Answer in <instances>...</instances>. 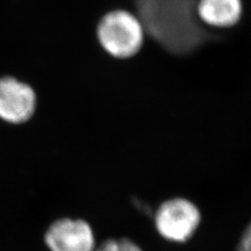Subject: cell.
Wrapping results in <instances>:
<instances>
[{
	"instance_id": "cell-1",
	"label": "cell",
	"mask_w": 251,
	"mask_h": 251,
	"mask_svg": "<svg viewBox=\"0 0 251 251\" xmlns=\"http://www.w3.org/2000/svg\"><path fill=\"white\" fill-rule=\"evenodd\" d=\"M199 0H135L145 31L164 50L187 56L217 39L197 14Z\"/></svg>"
},
{
	"instance_id": "cell-7",
	"label": "cell",
	"mask_w": 251,
	"mask_h": 251,
	"mask_svg": "<svg viewBox=\"0 0 251 251\" xmlns=\"http://www.w3.org/2000/svg\"><path fill=\"white\" fill-rule=\"evenodd\" d=\"M93 251H144L137 243L130 238H110L97 244Z\"/></svg>"
},
{
	"instance_id": "cell-8",
	"label": "cell",
	"mask_w": 251,
	"mask_h": 251,
	"mask_svg": "<svg viewBox=\"0 0 251 251\" xmlns=\"http://www.w3.org/2000/svg\"><path fill=\"white\" fill-rule=\"evenodd\" d=\"M237 251H251V223L243 232Z\"/></svg>"
},
{
	"instance_id": "cell-6",
	"label": "cell",
	"mask_w": 251,
	"mask_h": 251,
	"mask_svg": "<svg viewBox=\"0 0 251 251\" xmlns=\"http://www.w3.org/2000/svg\"><path fill=\"white\" fill-rule=\"evenodd\" d=\"M242 0H199L197 14L203 25L230 27L242 17Z\"/></svg>"
},
{
	"instance_id": "cell-4",
	"label": "cell",
	"mask_w": 251,
	"mask_h": 251,
	"mask_svg": "<svg viewBox=\"0 0 251 251\" xmlns=\"http://www.w3.org/2000/svg\"><path fill=\"white\" fill-rule=\"evenodd\" d=\"M36 107L37 93L31 85L12 75H0V121L14 126L26 124Z\"/></svg>"
},
{
	"instance_id": "cell-5",
	"label": "cell",
	"mask_w": 251,
	"mask_h": 251,
	"mask_svg": "<svg viewBox=\"0 0 251 251\" xmlns=\"http://www.w3.org/2000/svg\"><path fill=\"white\" fill-rule=\"evenodd\" d=\"M49 251H93L97 240L90 224L83 219L60 218L46 229L43 237Z\"/></svg>"
},
{
	"instance_id": "cell-3",
	"label": "cell",
	"mask_w": 251,
	"mask_h": 251,
	"mask_svg": "<svg viewBox=\"0 0 251 251\" xmlns=\"http://www.w3.org/2000/svg\"><path fill=\"white\" fill-rule=\"evenodd\" d=\"M201 222V214L195 204L184 198L164 201L154 213L155 228L163 239L173 243L190 240Z\"/></svg>"
},
{
	"instance_id": "cell-2",
	"label": "cell",
	"mask_w": 251,
	"mask_h": 251,
	"mask_svg": "<svg viewBox=\"0 0 251 251\" xmlns=\"http://www.w3.org/2000/svg\"><path fill=\"white\" fill-rule=\"evenodd\" d=\"M100 45L110 57L130 59L144 45L145 29L137 16L124 10H114L100 18L97 26Z\"/></svg>"
}]
</instances>
